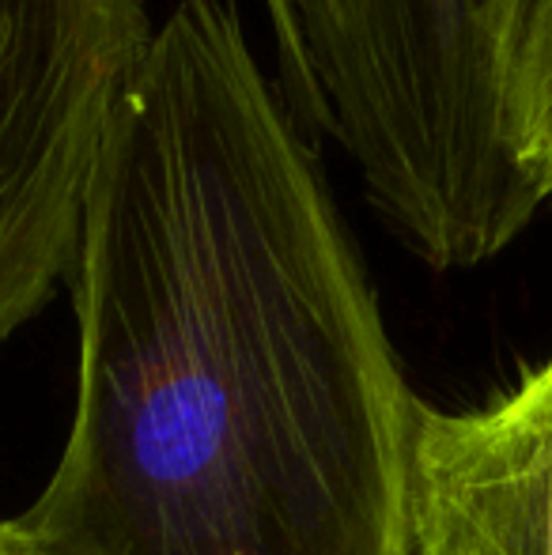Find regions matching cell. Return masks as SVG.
<instances>
[{"mask_svg":"<svg viewBox=\"0 0 552 555\" xmlns=\"http://www.w3.org/2000/svg\"><path fill=\"white\" fill-rule=\"evenodd\" d=\"M76 409L20 555H406L416 397L239 0H175L73 269Z\"/></svg>","mask_w":552,"mask_h":555,"instance_id":"cell-1","label":"cell"},{"mask_svg":"<svg viewBox=\"0 0 552 555\" xmlns=\"http://www.w3.org/2000/svg\"><path fill=\"white\" fill-rule=\"evenodd\" d=\"M363 197L424 264L500 257L538 193L508 140V83L534 0H284Z\"/></svg>","mask_w":552,"mask_h":555,"instance_id":"cell-2","label":"cell"},{"mask_svg":"<svg viewBox=\"0 0 552 555\" xmlns=\"http://www.w3.org/2000/svg\"><path fill=\"white\" fill-rule=\"evenodd\" d=\"M152 30L144 0H0V344L68 280L114 106Z\"/></svg>","mask_w":552,"mask_h":555,"instance_id":"cell-3","label":"cell"},{"mask_svg":"<svg viewBox=\"0 0 552 555\" xmlns=\"http://www.w3.org/2000/svg\"><path fill=\"white\" fill-rule=\"evenodd\" d=\"M406 555H552V356L477 412L416 404Z\"/></svg>","mask_w":552,"mask_h":555,"instance_id":"cell-4","label":"cell"},{"mask_svg":"<svg viewBox=\"0 0 552 555\" xmlns=\"http://www.w3.org/2000/svg\"><path fill=\"white\" fill-rule=\"evenodd\" d=\"M508 140L515 167L552 205V0H534L508 83Z\"/></svg>","mask_w":552,"mask_h":555,"instance_id":"cell-5","label":"cell"},{"mask_svg":"<svg viewBox=\"0 0 552 555\" xmlns=\"http://www.w3.org/2000/svg\"><path fill=\"white\" fill-rule=\"evenodd\" d=\"M261 12L269 20V35H273L277 46V65H280V91H284L287 106L295 111L307 132L318 129V99H314V83H310L307 73V57L299 50V38L292 30V20H287V4L284 0H261Z\"/></svg>","mask_w":552,"mask_h":555,"instance_id":"cell-6","label":"cell"},{"mask_svg":"<svg viewBox=\"0 0 552 555\" xmlns=\"http://www.w3.org/2000/svg\"><path fill=\"white\" fill-rule=\"evenodd\" d=\"M0 555H20V552H15V548H12V544H8V541H4V533H0Z\"/></svg>","mask_w":552,"mask_h":555,"instance_id":"cell-7","label":"cell"}]
</instances>
